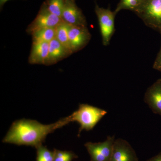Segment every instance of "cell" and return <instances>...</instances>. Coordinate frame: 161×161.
I'll use <instances>...</instances> for the list:
<instances>
[{"label": "cell", "mask_w": 161, "mask_h": 161, "mask_svg": "<svg viewBox=\"0 0 161 161\" xmlns=\"http://www.w3.org/2000/svg\"><path fill=\"white\" fill-rule=\"evenodd\" d=\"M37 150L36 161H54V151H51L43 145L36 148Z\"/></svg>", "instance_id": "17"}, {"label": "cell", "mask_w": 161, "mask_h": 161, "mask_svg": "<svg viewBox=\"0 0 161 161\" xmlns=\"http://www.w3.org/2000/svg\"><path fill=\"white\" fill-rule=\"evenodd\" d=\"M136 14L146 26L161 33V0H145Z\"/></svg>", "instance_id": "3"}, {"label": "cell", "mask_w": 161, "mask_h": 161, "mask_svg": "<svg viewBox=\"0 0 161 161\" xmlns=\"http://www.w3.org/2000/svg\"><path fill=\"white\" fill-rule=\"evenodd\" d=\"M144 101L153 113L161 115V78L147 89Z\"/></svg>", "instance_id": "10"}, {"label": "cell", "mask_w": 161, "mask_h": 161, "mask_svg": "<svg viewBox=\"0 0 161 161\" xmlns=\"http://www.w3.org/2000/svg\"><path fill=\"white\" fill-rule=\"evenodd\" d=\"M153 69L161 72V46L153 66Z\"/></svg>", "instance_id": "19"}, {"label": "cell", "mask_w": 161, "mask_h": 161, "mask_svg": "<svg viewBox=\"0 0 161 161\" xmlns=\"http://www.w3.org/2000/svg\"><path fill=\"white\" fill-rule=\"evenodd\" d=\"M145 0H120L117 4L114 12L117 14L122 10H129L136 12L143 3Z\"/></svg>", "instance_id": "15"}, {"label": "cell", "mask_w": 161, "mask_h": 161, "mask_svg": "<svg viewBox=\"0 0 161 161\" xmlns=\"http://www.w3.org/2000/svg\"><path fill=\"white\" fill-rule=\"evenodd\" d=\"M95 11L99 23L103 44L104 46H108L115 32V19L116 14L109 8L105 9L97 4L95 5Z\"/></svg>", "instance_id": "4"}, {"label": "cell", "mask_w": 161, "mask_h": 161, "mask_svg": "<svg viewBox=\"0 0 161 161\" xmlns=\"http://www.w3.org/2000/svg\"><path fill=\"white\" fill-rule=\"evenodd\" d=\"M62 21L61 18L53 14L49 11L44 2L40 7L36 17L27 27L26 32L31 35L38 30L56 28Z\"/></svg>", "instance_id": "5"}, {"label": "cell", "mask_w": 161, "mask_h": 161, "mask_svg": "<svg viewBox=\"0 0 161 161\" xmlns=\"http://www.w3.org/2000/svg\"><path fill=\"white\" fill-rule=\"evenodd\" d=\"M74 1H76V0H74Z\"/></svg>", "instance_id": "22"}, {"label": "cell", "mask_w": 161, "mask_h": 161, "mask_svg": "<svg viewBox=\"0 0 161 161\" xmlns=\"http://www.w3.org/2000/svg\"><path fill=\"white\" fill-rule=\"evenodd\" d=\"M54 161H72L78 158V156L71 151H62L54 149Z\"/></svg>", "instance_id": "18"}, {"label": "cell", "mask_w": 161, "mask_h": 161, "mask_svg": "<svg viewBox=\"0 0 161 161\" xmlns=\"http://www.w3.org/2000/svg\"><path fill=\"white\" fill-rule=\"evenodd\" d=\"M49 43L33 41L28 62L31 64H45L49 51Z\"/></svg>", "instance_id": "12"}, {"label": "cell", "mask_w": 161, "mask_h": 161, "mask_svg": "<svg viewBox=\"0 0 161 161\" xmlns=\"http://www.w3.org/2000/svg\"><path fill=\"white\" fill-rule=\"evenodd\" d=\"M33 41L50 43L56 38V28H47L38 30L32 33Z\"/></svg>", "instance_id": "13"}, {"label": "cell", "mask_w": 161, "mask_h": 161, "mask_svg": "<svg viewBox=\"0 0 161 161\" xmlns=\"http://www.w3.org/2000/svg\"><path fill=\"white\" fill-rule=\"evenodd\" d=\"M8 1H9V0H0V7H1V9L3 8L4 5H5Z\"/></svg>", "instance_id": "21"}, {"label": "cell", "mask_w": 161, "mask_h": 161, "mask_svg": "<svg viewBox=\"0 0 161 161\" xmlns=\"http://www.w3.org/2000/svg\"><path fill=\"white\" fill-rule=\"evenodd\" d=\"M70 122L69 116L50 125H43L31 119H19L13 123L3 142L37 148L45 142L48 134Z\"/></svg>", "instance_id": "1"}, {"label": "cell", "mask_w": 161, "mask_h": 161, "mask_svg": "<svg viewBox=\"0 0 161 161\" xmlns=\"http://www.w3.org/2000/svg\"><path fill=\"white\" fill-rule=\"evenodd\" d=\"M69 24L62 21L55 28H56V39L62 45L71 51L70 48L69 41Z\"/></svg>", "instance_id": "14"}, {"label": "cell", "mask_w": 161, "mask_h": 161, "mask_svg": "<svg viewBox=\"0 0 161 161\" xmlns=\"http://www.w3.org/2000/svg\"><path fill=\"white\" fill-rule=\"evenodd\" d=\"M110 161H138L136 153L127 141L115 140Z\"/></svg>", "instance_id": "9"}, {"label": "cell", "mask_w": 161, "mask_h": 161, "mask_svg": "<svg viewBox=\"0 0 161 161\" xmlns=\"http://www.w3.org/2000/svg\"><path fill=\"white\" fill-rule=\"evenodd\" d=\"M61 19L71 26H87L85 16L74 0H64Z\"/></svg>", "instance_id": "8"}, {"label": "cell", "mask_w": 161, "mask_h": 161, "mask_svg": "<svg viewBox=\"0 0 161 161\" xmlns=\"http://www.w3.org/2000/svg\"><path fill=\"white\" fill-rule=\"evenodd\" d=\"M107 114L105 110L87 104H80L78 110L69 115L71 122H76L80 125L78 136L83 130H93L98 122Z\"/></svg>", "instance_id": "2"}, {"label": "cell", "mask_w": 161, "mask_h": 161, "mask_svg": "<svg viewBox=\"0 0 161 161\" xmlns=\"http://www.w3.org/2000/svg\"><path fill=\"white\" fill-rule=\"evenodd\" d=\"M115 136H108L104 142L93 143L88 142L84 146L91 157V161H110Z\"/></svg>", "instance_id": "6"}, {"label": "cell", "mask_w": 161, "mask_h": 161, "mask_svg": "<svg viewBox=\"0 0 161 161\" xmlns=\"http://www.w3.org/2000/svg\"><path fill=\"white\" fill-rule=\"evenodd\" d=\"M91 38L92 35L87 26L70 25L69 41L73 53L83 49L88 44Z\"/></svg>", "instance_id": "7"}, {"label": "cell", "mask_w": 161, "mask_h": 161, "mask_svg": "<svg viewBox=\"0 0 161 161\" xmlns=\"http://www.w3.org/2000/svg\"><path fill=\"white\" fill-rule=\"evenodd\" d=\"M44 2L51 13L61 18L64 0H46Z\"/></svg>", "instance_id": "16"}, {"label": "cell", "mask_w": 161, "mask_h": 161, "mask_svg": "<svg viewBox=\"0 0 161 161\" xmlns=\"http://www.w3.org/2000/svg\"></svg>", "instance_id": "23"}, {"label": "cell", "mask_w": 161, "mask_h": 161, "mask_svg": "<svg viewBox=\"0 0 161 161\" xmlns=\"http://www.w3.org/2000/svg\"><path fill=\"white\" fill-rule=\"evenodd\" d=\"M147 161H161V152L157 155L147 160Z\"/></svg>", "instance_id": "20"}, {"label": "cell", "mask_w": 161, "mask_h": 161, "mask_svg": "<svg viewBox=\"0 0 161 161\" xmlns=\"http://www.w3.org/2000/svg\"><path fill=\"white\" fill-rule=\"evenodd\" d=\"M72 54L73 53L70 50L62 45L55 38L49 43L48 56L44 65L56 64Z\"/></svg>", "instance_id": "11"}]
</instances>
